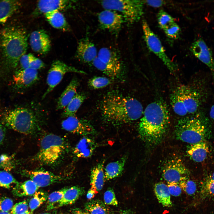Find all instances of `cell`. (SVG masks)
I'll list each match as a JSON object with an SVG mask.
<instances>
[{"mask_svg":"<svg viewBox=\"0 0 214 214\" xmlns=\"http://www.w3.org/2000/svg\"><path fill=\"white\" fill-rule=\"evenodd\" d=\"M68 72L86 74L85 72L69 66L60 60H56L53 62L46 79L48 88L43 95V99L53 90L61 81L64 75Z\"/></svg>","mask_w":214,"mask_h":214,"instance_id":"30bf717a","label":"cell"},{"mask_svg":"<svg viewBox=\"0 0 214 214\" xmlns=\"http://www.w3.org/2000/svg\"><path fill=\"white\" fill-rule=\"evenodd\" d=\"M29 205L26 200L16 203L11 209L12 214H21L28 211Z\"/></svg>","mask_w":214,"mask_h":214,"instance_id":"ee69618b","label":"cell"},{"mask_svg":"<svg viewBox=\"0 0 214 214\" xmlns=\"http://www.w3.org/2000/svg\"><path fill=\"white\" fill-rule=\"evenodd\" d=\"M97 57L107 65L122 71V64L119 55L116 51L107 47L100 48Z\"/></svg>","mask_w":214,"mask_h":214,"instance_id":"44dd1931","label":"cell"},{"mask_svg":"<svg viewBox=\"0 0 214 214\" xmlns=\"http://www.w3.org/2000/svg\"><path fill=\"white\" fill-rule=\"evenodd\" d=\"M163 30L167 37L173 39H176L178 37L180 31L179 26L175 22Z\"/></svg>","mask_w":214,"mask_h":214,"instance_id":"7bdbcfd3","label":"cell"},{"mask_svg":"<svg viewBox=\"0 0 214 214\" xmlns=\"http://www.w3.org/2000/svg\"><path fill=\"white\" fill-rule=\"evenodd\" d=\"M26 30L21 26L10 25L0 33V49L1 66L6 72L17 66L21 57L26 54L28 47Z\"/></svg>","mask_w":214,"mask_h":214,"instance_id":"3957f363","label":"cell"},{"mask_svg":"<svg viewBox=\"0 0 214 214\" xmlns=\"http://www.w3.org/2000/svg\"><path fill=\"white\" fill-rule=\"evenodd\" d=\"M33 55L31 54H25L21 57L19 62L21 67L20 69L30 68V61Z\"/></svg>","mask_w":214,"mask_h":214,"instance_id":"7dc6e473","label":"cell"},{"mask_svg":"<svg viewBox=\"0 0 214 214\" xmlns=\"http://www.w3.org/2000/svg\"><path fill=\"white\" fill-rule=\"evenodd\" d=\"M100 110L104 120L114 126L136 121L141 117L144 112L142 104L137 100L115 92L105 96Z\"/></svg>","mask_w":214,"mask_h":214,"instance_id":"6da1fadb","label":"cell"},{"mask_svg":"<svg viewBox=\"0 0 214 214\" xmlns=\"http://www.w3.org/2000/svg\"><path fill=\"white\" fill-rule=\"evenodd\" d=\"M144 40L149 49L157 56L171 73L178 70V66L167 56L158 37L152 30L147 22L144 20L142 24Z\"/></svg>","mask_w":214,"mask_h":214,"instance_id":"9c48e42d","label":"cell"},{"mask_svg":"<svg viewBox=\"0 0 214 214\" xmlns=\"http://www.w3.org/2000/svg\"><path fill=\"white\" fill-rule=\"evenodd\" d=\"M37 70L30 68L20 69L16 71L13 76L14 84L18 89L28 88L38 80Z\"/></svg>","mask_w":214,"mask_h":214,"instance_id":"ac0fdd59","label":"cell"},{"mask_svg":"<svg viewBox=\"0 0 214 214\" xmlns=\"http://www.w3.org/2000/svg\"><path fill=\"white\" fill-rule=\"evenodd\" d=\"M44 15L48 22L54 28L64 31L69 30V25L65 17L60 11L54 10Z\"/></svg>","mask_w":214,"mask_h":214,"instance_id":"4316f807","label":"cell"},{"mask_svg":"<svg viewBox=\"0 0 214 214\" xmlns=\"http://www.w3.org/2000/svg\"><path fill=\"white\" fill-rule=\"evenodd\" d=\"M25 175L32 180L39 188L49 185L53 183L66 180V177L55 174L43 170H26Z\"/></svg>","mask_w":214,"mask_h":214,"instance_id":"5bb4252c","label":"cell"},{"mask_svg":"<svg viewBox=\"0 0 214 214\" xmlns=\"http://www.w3.org/2000/svg\"><path fill=\"white\" fill-rule=\"evenodd\" d=\"M19 183L8 171H0V187L7 188H14Z\"/></svg>","mask_w":214,"mask_h":214,"instance_id":"d590c367","label":"cell"},{"mask_svg":"<svg viewBox=\"0 0 214 214\" xmlns=\"http://www.w3.org/2000/svg\"><path fill=\"white\" fill-rule=\"evenodd\" d=\"M97 18L100 28L115 35L118 34L125 22L122 15L112 10L105 9L98 14Z\"/></svg>","mask_w":214,"mask_h":214,"instance_id":"7c38bea8","label":"cell"},{"mask_svg":"<svg viewBox=\"0 0 214 214\" xmlns=\"http://www.w3.org/2000/svg\"><path fill=\"white\" fill-rule=\"evenodd\" d=\"M86 98L83 94L77 93L64 108L62 116L67 117L75 115V114Z\"/></svg>","mask_w":214,"mask_h":214,"instance_id":"4dcf8cb0","label":"cell"},{"mask_svg":"<svg viewBox=\"0 0 214 214\" xmlns=\"http://www.w3.org/2000/svg\"><path fill=\"white\" fill-rule=\"evenodd\" d=\"M104 200L106 204L117 206L118 204L114 191L111 188H108L105 192Z\"/></svg>","mask_w":214,"mask_h":214,"instance_id":"b9f144b4","label":"cell"},{"mask_svg":"<svg viewBox=\"0 0 214 214\" xmlns=\"http://www.w3.org/2000/svg\"><path fill=\"white\" fill-rule=\"evenodd\" d=\"M210 152L208 144L205 141L190 144L187 153L192 160L196 162H201L207 157Z\"/></svg>","mask_w":214,"mask_h":214,"instance_id":"7402d4cb","label":"cell"},{"mask_svg":"<svg viewBox=\"0 0 214 214\" xmlns=\"http://www.w3.org/2000/svg\"><path fill=\"white\" fill-rule=\"evenodd\" d=\"M100 4L104 9L115 11L121 14L128 24L138 22L143 14L144 1L106 0L101 1Z\"/></svg>","mask_w":214,"mask_h":214,"instance_id":"ba28073f","label":"cell"},{"mask_svg":"<svg viewBox=\"0 0 214 214\" xmlns=\"http://www.w3.org/2000/svg\"><path fill=\"white\" fill-rule=\"evenodd\" d=\"M127 158V156L123 155L118 160L108 163L104 169L105 179L110 180L121 175Z\"/></svg>","mask_w":214,"mask_h":214,"instance_id":"484cf974","label":"cell"},{"mask_svg":"<svg viewBox=\"0 0 214 214\" xmlns=\"http://www.w3.org/2000/svg\"><path fill=\"white\" fill-rule=\"evenodd\" d=\"M175 133L177 139L191 144L204 141L208 129L203 118L197 115L180 119Z\"/></svg>","mask_w":214,"mask_h":214,"instance_id":"5b68a950","label":"cell"},{"mask_svg":"<svg viewBox=\"0 0 214 214\" xmlns=\"http://www.w3.org/2000/svg\"><path fill=\"white\" fill-rule=\"evenodd\" d=\"M178 183L182 190L189 195H194L196 191V183L191 179L188 176L183 177Z\"/></svg>","mask_w":214,"mask_h":214,"instance_id":"74e56055","label":"cell"},{"mask_svg":"<svg viewBox=\"0 0 214 214\" xmlns=\"http://www.w3.org/2000/svg\"><path fill=\"white\" fill-rule=\"evenodd\" d=\"M85 209L89 214L109 213V210L105 203L99 199L92 200L86 202Z\"/></svg>","mask_w":214,"mask_h":214,"instance_id":"836d02e7","label":"cell"},{"mask_svg":"<svg viewBox=\"0 0 214 214\" xmlns=\"http://www.w3.org/2000/svg\"><path fill=\"white\" fill-rule=\"evenodd\" d=\"M120 214H134L133 212L130 210H126L122 211Z\"/></svg>","mask_w":214,"mask_h":214,"instance_id":"11a10c76","label":"cell"},{"mask_svg":"<svg viewBox=\"0 0 214 214\" xmlns=\"http://www.w3.org/2000/svg\"><path fill=\"white\" fill-rule=\"evenodd\" d=\"M144 4L155 7H160L165 4L164 1L161 0L144 1Z\"/></svg>","mask_w":214,"mask_h":214,"instance_id":"681fc988","label":"cell"},{"mask_svg":"<svg viewBox=\"0 0 214 214\" xmlns=\"http://www.w3.org/2000/svg\"><path fill=\"white\" fill-rule=\"evenodd\" d=\"M73 212V214H89L88 212L85 210L83 211L78 209H74Z\"/></svg>","mask_w":214,"mask_h":214,"instance_id":"f5cc1de1","label":"cell"},{"mask_svg":"<svg viewBox=\"0 0 214 214\" xmlns=\"http://www.w3.org/2000/svg\"><path fill=\"white\" fill-rule=\"evenodd\" d=\"M157 18L159 26L163 30L175 22L174 18L163 10H160L159 11Z\"/></svg>","mask_w":214,"mask_h":214,"instance_id":"ab89813d","label":"cell"},{"mask_svg":"<svg viewBox=\"0 0 214 214\" xmlns=\"http://www.w3.org/2000/svg\"><path fill=\"white\" fill-rule=\"evenodd\" d=\"M97 53L95 45L88 37H85L78 42L76 56L79 60L85 63H92Z\"/></svg>","mask_w":214,"mask_h":214,"instance_id":"e0dca14e","label":"cell"},{"mask_svg":"<svg viewBox=\"0 0 214 214\" xmlns=\"http://www.w3.org/2000/svg\"><path fill=\"white\" fill-rule=\"evenodd\" d=\"M170 101L174 113L182 116L195 113L200 103L199 93L191 87L184 85L179 86L174 90Z\"/></svg>","mask_w":214,"mask_h":214,"instance_id":"8992f818","label":"cell"},{"mask_svg":"<svg viewBox=\"0 0 214 214\" xmlns=\"http://www.w3.org/2000/svg\"><path fill=\"white\" fill-rule=\"evenodd\" d=\"M199 195L202 200L214 196V172L202 182Z\"/></svg>","mask_w":214,"mask_h":214,"instance_id":"1f68e13d","label":"cell"},{"mask_svg":"<svg viewBox=\"0 0 214 214\" xmlns=\"http://www.w3.org/2000/svg\"><path fill=\"white\" fill-rule=\"evenodd\" d=\"M169 122V110L163 101L158 100L150 103L144 110L138 125L140 138L150 145L158 144L165 135Z\"/></svg>","mask_w":214,"mask_h":214,"instance_id":"7a4b0ae2","label":"cell"},{"mask_svg":"<svg viewBox=\"0 0 214 214\" xmlns=\"http://www.w3.org/2000/svg\"><path fill=\"white\" fill-rule=\"evenodd\" d=\"M96 194L95 191L90 188L87 193L86 195L87 198L89 200H91L94 197L95 195Z\"/></svg>","mask_w":214,"mask_h":214,"instance_id":"816d5d0a","label":"cell"},{"mask_svg":"<svg viewBox=\"0 0 214 214\" xmlns=\"http://www.w3.org/2000/svg\"><path fill=\"white\" fill-rule=\"evenodd\" d=\"M97 144L93 139L84 136L76 145L73 153L77 158H87L92 156L96 147Z\"/></svg>","mask_w":214,"mask_h":214,"instance_id":"ffe728a7","label":"cell"},{"mask_svg":"<svg viewBox=\"0 0 214 214\" xmlns=\"http://www.w3.org/2000/svg\"><path fill=\"white\" fill-rule=\"evenodd\" d=\"M70 0H40L37 3L35 12L45 14L54 10H64L70 7L73 2Z\"/></svg>","mask_w":214,"mask_h":214,"instance_id":"d6986e66","label":"cell"},{"mask_svg":"<svg viewBox=\"0 0 214 214\" xmlns=\"http://www.w3.org/2000/svg\"><path fill=\"white\" fill-rule=\"evenodd\" d=\"M44 66L45 64L41 60L33 56L30 63V68L37 70Z\"/></svg>","mask_w":214,"mask_h":214,"instance_id":"c3c4849f","label":"cell"},{"mask_svg":"<svg viewBox=\"0 0 214 214\" xmlns=\"http://www.w3.org/2000/svg\"><path fill=\"white\" fill-rule=\"evenodd\" d=\"M49 214L48 213H42V214Z\"/></svg>","mask_w":214,"mask_h":214,"instance_id":"680465c9","label":"cell"},{"mask_svg":"<svg viewBox=\"0 0 214 214\" xmlns=\"http://www.w3.org/2000/svg\"><path fill=\"white\" fill-rule=\"evenodd\" d=\"M79 82L76 78H73L59 98L56 107L57 110L64 108L77 93Z\"/></svg>","mask_w":214,"mask_h":214,"instance_id":"d4e9b609","label":"cell"},{"mask_svg":"<svg viewBox=\"0 0 214 214\" xmlns=\"http://www.w3.org/2000/svg\"><path fill=\"white\" fill-rule=\"evenodd\" d=\"M29 43L32 50L42 55L47 54L51 48L49 37L46 32L43 29L33 32L30 36Z\"/></svg>","mask_w":214,"mask_h":214,"instance_id":"2e32d148","label":"cell"},{"mask_svg":"<svg viewBox=\"0 0 214 214\" xmlns=\"http://www.w3.org/2000/svg\"><path fill=\"white\" fill-rule=\"evenodd\" d=\"M15 167V163L12 156L5 154L0 155V169L8 171Z\"/></svg>","mask_w":214,"mask_h":214,"instance_id":"60d3db41","label":"cell"},{"mask_svg":"<svg viewBox=\"0 0 214 214\" xmlns=\"http://www.w3.org/2000/svg\"><path fill=\"white\" fill-rule=\"evenodd\" d=\"M190 173L182 160L177 157L167 159L162 167V177L167 182L179 183L182 178L189 176Z\"/></svg>","mask_w":214,"mask_h":214,"instance_id":"8fae6325","label":"cell"},{"mask_svg":"<svg viewBox=\"0 0 214 214\" xmlns=\"http://www.w3.org/2000/svg\"><path fill=\"white\" fill-rule=\"evenodd\" d=\"M167 185L171 195L177 196L181 194L182 189L178 183L168 182Z\"/></svg>","mask_w":214,"mask_h":214,"instance_id":"bcb514c9","label":"cell"},{"mask_svg":"<svg viewBox=\"0 0 214 214\" xmlns=\"http://www.w3.org/2000/svg\"><path fill=\"white\" fill-rule=\"evenodd\" d=\"M67 188H64L54 191L48 196L46 207L47 210L58 207L59 203L62 199Z\"/></svg>","mask_w":214,"mask_h":214,"instance_id":"e575fe53","label":"cell"},{"mask_svg":"<svg viewBox=\"0 0 214 214\" xmlns=\"http://www.w3.org/2000/svg\"><path fill=\"white\" fill-rule=\"evenodd\" d=\"M21 3L17 0H0V23L4 24L20 8Z\"/></svg>","mask_w":214,"mask_h":214,"instance_id":"cb8c5ba5","label":"cell"},{"mask_svg":"<svg viewBox=\"0 0 214 214\" xmlns=\"http://www.w3.org/2000/svg\"><path fill=\"white\" fill-rule=\"evenodd\" d=\"M68 144L63 138L49 133L41 139L35 159L45 165H52L60 161L68 152Z\"/></svg>","mask_w":214,"mask_h":214,"instance_id":"277c9868","label":"cell"},{"mask_svg":"<svg viewBox=\"0 0 214 214\" xmlns=\"http://www.w3.org/2000/svg\"><path fill=\"white\" fill-rule=\"evenodd\" d=\"M0 214H12L11 213L8 211H1L0 212Z\"/></svg>","mask_w":214,"mask_h":214,"instance_id":"9f6ffc18","label":"cell"},{"mask_svg":"<svg viewBox=\"0 0 214 214\" xmlns=\"http://www.w3.org/2000/svg\"><path fill=\"white\" fill-rule=\"evenodd\" d=\"M154 190L158 201L163 207L172 206L171 194L167 185L162 182H158L155 184Z\"/></svg>","mask_w":214,"mask_h":214,"instance_id":"83f0119b","label":"cell"},{"mask_svg":"<svg viewBox=\"0 0 214 214\" xmlns=\"http://www.w3.org/2000/svg\"><path fill=\"white\" fill-rule=\"evenodd\" d=\"M210 116L211 119L214 120V105L212 106L210 108Z\"/></svg>","mask_w":214,"mask_h":214,"instance_id":"db71d44e","label":"cell"},{"mask_svg":"<svg viewBox=\"0 0 214 214\" xmlns=\"http://www.w3.org/2000/svg\"><path fill=\"white\" fill-rule=\"evenodd\" d=\"M6 135V130L5 128L1 125L0 124V146L3 143Z\"/></svg>","mask_w":214,"mask_h":214,"instance_id":"f907efd6","label":"cell"},{"mask_svg":"<svg viewBox=\"0 0 214 214\" xmlns=\"http://www.w3.org/2000/svg\"><path fill=\"white\" fill-rule=\"evenodd\" d=\"M48 196L46 193L42 191H37L33 195V197L29 202V206L31 212L33 213L34 210L47 200Z\"/></svg>","mask_w":214,"mask_h":214,"instance_id":"8d00e7d4","label":"cell"},{"mask_svg":"<svg viewBox=\"0 0 214 214\" xmlns=\"http://www.w3.org/2000/svg\"><path fill=\"white\" fill-rule=\"evenodd\" d=\"M21 214H33V213H31V212H29V211H28L25 213H24Z\"/></svg>","mask_w":214,"mask_h":214,"instance_id":"6f0895ef","label":"cell"},{"mask_svg":"<svg viewBox=\"0 0 214 214\" xmlns=\"http://www.w3.org/2000/svg\"><path fill=\"white\" fill-rule=\"evenodd\" d=\"M84 192V188L78 186L67 188L59 203L58 207L74 203Z\"/></svg>","mask_w":214,"mask_h":214,"instance_id":"f1b7e54d","label":"cell"},{"mask_svg":"<svg viewBox=\"0 0 214 214\" xmlns=\"http://www.w3.org/2000/svg\"><path fill=\"white\" fill-rule=\"evenodd\" d=\"M61 126L65 130L84 136L94 135L96 133L89 122L86 120L79 119L75 115L67 117L62 122Z\"/></svg>","mask_w":214,"mask_h":214,"instance_id":"4fadbf2b","label":"cell"},{"mask_svg":"<svg viewBox=\"0 0 214 214\" xmlns=\"http://www.w3.org/2000/svg\"><path fill=\"white\" fill-rule=\"evenodd\" d=\"M39 188L32 180H26L16 186L13 190L14 194L18 197L33 195Z\"/></svg>","mask_w":214,"mask_h":214,"instance_id":"f546056e","label":"cell"},{"mask_svg":"<svg viewBox=\"0 0 214 214\" xmlns=\"http://www.w3.org/2000/svg\"><path fill=\"white\" fill-rule=\"evenodd\" d=\"M193 54L210 70L214 85V60L211 50L201 38L195 41L191 47Z\"/></svg>","mask_w":214,"mask_h":214,"instance_id":"9a60e30c","label":"cell"},{"mask_svg":"<svg viewBox=\"0 0 214 214\" xmlns=\"http://www.w3.org/2000/svg\"><path fill=\"white\" fill-rule=\"evenodd\" d=\"M94 66L111 79L119 78L122 71L110 66L101 61L97 56L92 62Z\"/></svg>","mask_w":214,"mask_h":214,"instance_id":"d6a6232c","label":"cell"},{"mask_svg":"<svg viewBox=\"0 0 214 214\" xmlns=\"http://www.w3.org/2000/svg\"><path fill=\"white\" fill-rule=\"evenodd\" d=\"M105 160L94 166L91 170L90 176V189L96 193L103 188L105 181V176L104 169Z\"/></svg>","mask_w":214,"mask_h":214,"instance_id":"603a6c76","label":"cell"},{"mask_svg":"<svg viewBox=\"0 0 214 214\" xmlns=\"http://www.w3.org/2000/svg\"><path fill=\"white\" fill-rule=\"evenodd\" d=\"M13 206V202L10 198L5 197H0V212L8 211Z\"/></svg>","mask_w":214,"mask_h":214,"instance_id":"f6af8a7d","label":"cell"},{"mask_svg":"<svg viewBox=\"0 0 214 214\" xmlns=\"http://www.w3.org/2000/svg\"><path fill=\"white\" fill-rule=\"evenodd\" d=\"M112 79L109 78L101 76H95L88 81V85L94 89L104 88L110 84Z\"/></svg>","mask_w":214,"mask_h":214,"instance_id":"f35d334b","label":"cell"},{"mask_svg":"<svg viewBox=\"0 0 214 214\" xmlns=\"http://www.w3.org/2000/svg\"><path fill=\"white\" fill-rule=\"evenodd\" d=\"M2 120L7 127L26 135L33 133L37 126L34 114L24 108H16L5 113Z\"/></svg>","mask_w":214,"mask_h":214,"instance_id":"52a82bcc","label":"cell"}]
</instances>
